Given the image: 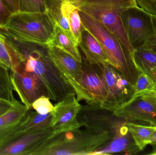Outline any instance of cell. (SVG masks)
Returning <instances> with one entry per match:
<instances>
[{"label":"cell","mask_w":156,"mask_h":155,"mask_svg":"<svg viewBox=\"0 0 156 155\" xmlns=\"http://www.w3.org/2000/svg\"><path fill=\"white\" fill-rule=\"evenodd\" d=\"M134 59L139 72L146 74L156 67V53L144 47L134 51Z\"/></svg>","instance_id":"21"},{"label":"cell","mask_w":156,"mask_h":155,"mask_svg":"<svg viewBox=\"0 0 156 155\" xmlns=\"http://www.w3.org/2000/svg\"><path fill=\"white\" fill-rule=\"evenodd\" d=\"M21 61V55L12 38L0 29V65L10 72Z\"/></svg>","instance_id":"17"},{"label":"cell","mask_w":156,"mask_h":155,"mask_svg":"<svg viewBox=\"0 0 156 155\" xmlns=\"http://www.w3.org/2000/svg\"><path fill=\"white\" fill-rule=\"evenodd\" d=\"M152 147H153V150L151 151V153L148 154V155H156V144L152 146Z\"/></svg>","instance_id":"35"},{"label":"cell","mask_w":156,"mask_h":155,"mask_svg":"<svg viewBox=\"0 0 156 155\" xmlns=\"http://www.w3.org/2000/svg\"><path fill=\"white\" fill-rule=\"evenodd\" d=\"M126 126L132 134L136 144L140 151H143L147 145L148 140L156 129V126L137 124L131 122H127Z\"/></svg>","instance_id":"20"},{"label":"cell","mask_w":156,"mask_h":155,"mask_svg":"<svg viewBox=\"0 0 156 155\" xmlns=\"http://www.w3.org/2000/svg\"><path fill=\"white\" fill-rule=\"evenodd\" d=\"M81 106L74 93L67 94L57 102L51 113V126L54 134L81 127L77 119Z\"/></svg>","instance_id":"12"},{"label":"cell","mask_w":156,"mask_h":155,"mask_svg":"<svg viewBox=\"0 0 156 155\" xmlns=\"http://www.w3.org/2000/svg\"><path fill=\"white\" fill-rule=\"evenodd\" d=\"M48 97L42 96L33 103L32 108L40 114L44 115L51 113L54 108Z\"/></svg>","instance_id":"26"},{"label":"cell","mask_w":156,"mask_h":155,"mask_svg":"<svg viewBox=\"0 0 156 155\" xmlns=\"http://www.w3.org/2000/svg\"><path fill=\"white\" fill-rule=\"evenodd\" d=\"M13 105V102H9L6 100L0 99V116L6 113Z\"/></svg>","instance_id":"32"},{"label":"cell","mask_w":156,"mask_h":155,"mask_svg":"<svg viewBox=\"0 0 156 155\" xmlns=\"http://www.w3.org/2000/svg\"><path fill=\"white\" fill-rule=\"evenodd\" d=\"M82 23L101 43L113 66L134 87L140 73L134 59V54L127 50L116 36L101 22L82 11H79Z\"/></svg>","instance_id":"3"},{"label":"cell","mask_w":156,"mask_h":155,"mask_svg":"<svg viewBox=\"0 0 156 155\" xmlns=\"http://www.w3.org/2000/svg\"><path fill=\"white\" fill-rule=\"evenodd\" d=\"M51 113L42 115L29 110L20 130L34 132L47 129L51 127Z\"/></svg>","instance_id":"19"},{"label":"cell","mask_w":156,"mask_h":155,"mask_svg":"<svg viewBox=\"0 0 156 155\" xmlns=\"http://www.w3.org/2000/svg\"><path fill=\"white\" fill-rule=\"evenodd\" d=\"M121 17L128 41L134 51L144 47L154 33L152 15L137 5L124 10Z\"/></svg>","instance_id":"8"},{"label":"cell","mask_w":156,"mask_h":155,"mask_svg":"<svg viewBox=\"0 0 156 155\" xmlns=\"http://www.w3.org/2000/svg\"><path fill=\"white\" fill-rule=\"evenodd\" d=\"M147 145H150L153 146L156 144V129L155 131H154L151 137H150V139L148 140V142L147 143Z\"/></svg>","instance_id":"34"},{"label":"cell","mask_w":156,"mask_h":155,"mask_svg":"<svg viewBox=\"0 0 156 155\" xmlns=\"http://www.w3.org/2000/svg\"><path fill=\"white\" fill-rule=\"evenodd\" d=\"M77 119L81 126L97 134L110 133L116 134L127 120L118 117L97 104L81 105Z\"/></svg>","instance_id":"9"},{"label":"cell","mask_w":156,"mask_h":155,"mask_svg":"<svg viewBox=\"0 0 156 155\" xmlns=\"http://www.w3.org/2000/svg\"><path fill=\"white\" fill-rule=\"evenodd\" d=\"M128 122H141L156 126V89L135 93L131 99L113 112Z\"/></svg>","instance_id":"10"},{"label":"cell","mask_w":156,"mask_h":155,"mask_svg":"<svg viewBox=\"0 0 156 155\" xmlns=\"http://www.w3.org/2000/svg\"><path fill=\"white\" fill-rule=\"evenodd\" d=\"M145 74L147 75L152 79L156 86V67H153Z\"/></svg>","instance_id":"33"},{"label":"cell","mask_w":156,"mask_h":155,"mask_svg":"<svg viewBox=\"0 0 156 155\" xmlns=\"http://www.w3.org/2000/svg\"><path fill=\"white\" fill-rule=\"evenodd\" d=\"M134 88L136 93L145 90L156 89V86L152 79L148 76L140 72Z\"/></svg>","instance_id":"27"},{"label":"cell","mask_w":156,"mask_h":155,"mask_svg":"<svg viewBox=\"0 0 156 155\" xmlns=\"http://www.w3.org/2000/svg\"><path fill=\"white\" fill-rule=\"evenodd\" d=\"M29 110L15 99L13 106L0 116V145L21 130Z\"/></svg>","instance_id":"13"},{"label":"cell","mask_w":156,"mask_h":155,"mask_svg":"<svg viewBox=\"0 0 156 155\" xmlns=\"http://www.w3.org/2000/svg\"><path fill=\"white\" fill-rule=\"evenodd\" d=\"M139 7L152 15L156 16V0H136Z\"/></svg>","instance_id":"29"},{"label":"cell","mask_w":156,"mask_h":155,"mask_svg":"<svg viewBox=\"0 0 156 155\" xmlns=\"http://www.w3.org/2000/svg\"><path fill=\"white\" fill-rule=\"evenodd\" d=\"M65 1H68L78 7L80 4L86 0H45L48 13L53 20L61 13V4Z\"/></svg>","instance_id":"25"},{"label":"cell","mask_w":156,"mask_h":155,"mask_svg":"<svg viewBox=\"0 0 156 155\" xmlns=\"http://www.w3.org/2000/svg\"><path fill=\"white\" fill-rule=\"evenodd\" d=\"M152 17L154 33L143 47L156 53V16L152 15Z\"/></svg>","instance_id":"30"},{"label":"cell","mask_w":156,"mask_h":155,"mask_svg":"<svg viewBox=\"0 0 156 155\" xmlns=\"http://www.w3.org/2000/svg\"><path fill=\"white\" fill-rule=\"evenodd\" d=\"M47 46L48 48L56 46L61 48L71 55L79 62L82 63V58L77 43L56 24L52 37Z\"/></svg>","instance_id":"18"},{"label":"cell","mask_w":156,"mask_h":155,"mask_svg":"<svg viewBox=\"0 0 156 155\" xmlns=\"http://www.w3.org/2000/svg\"><path fill=\"white\" fill-rule=\"evenodd\" d=\"M13 90L10 71L0 65V99L13 102L15 99Z\"/></svg>","instance_id":"22"},{"label":"cell","mask_w":156,"mask_h":155,"mask_svg":"<svg viewBox=\"0 0 156 155\" xmlns=\"http://www.w3.org/2000/svg\"><path fill=\"white\" fill-rule=\"evenodd\" d=\"M54 135L51 126L34 132L20 130L0 145V155H33L46 140Z\"/></svg>","instance_id":"11"},{"label":"cell","mask_w":156,"mask_h":155,"mask_svg":"<svg viewBox=\"0 0 156 155\" xmlns=\"http://www.w3.org/2000/svg\"><path fill=\"white\" fill-rule=\"evenodd\" d=\"M78 46L82 51L85 59L90 62L93 64L109 63L107 55L101 43L83 25L82 30L81 38Z\"/></svg>","instance_id":"16"},{"label":"cell","mask_w":156,"mask_h":155,"mask_svg":"<svg viewBox=\"0 0 156 155\" xmlns=\"http://www.w3.org/2000/svg\"><path fill=\"white\" fill-rule=\"evenodd\" d=\"M115 134H97L80 129L54 134L46 140L33 155H89L112 141Z\"/></svg>","instance_id":"2"},{"label":"cell","mask_w":156,"mask_h":155,"mask_svg":"<svg viewBox=\"0 0 156 155\" xmlns=\"http://www.w3.org/2000/svg\"><path fill=\"white\" fill-rule=\"evenodd\" d=\"M73 89L78 102L97 104L102 106L106 101L107 92L95 64L82 59V74L77 79L64 76Z\"/></svg>","instance_id":"6"},{"label":"cell","mask_w":156,"mask_h":155,"mask_svg":"<svg viewBox=\"0 0 156 155\" xmlns=\"http://www.w3.org/2000/svg\"><path fill=\"white\" fill-rule=\"evenodd\" d=\"M137 5L136 0H86L80 4L78 8L101 22L127 50L134 54L133 49L124 29L121 16L125 9Z\"/></svg>","instance_id":"5"},{"label":"cell","mask_w":156,"mask_h":155,"mask_svg":"<svg viewBox=\"0 0 156 155\" xmlns=\"http://www.w3.org/2000/svg\"><path fill=\"white\" fill-rule=\"evenodd\" d=\"M126 123H127L123 125L119 131L115 134L111 142L93 153L91 155H111L115 153L135 155L139 153L141 151L136 144Z\"/></svg>","instance_id":"14"},{"label":"cell","mask_w":156,"mask_h":155,"mask_svg":"<svg viewBox=\"0 0 156 155\" xmlns=\"http://www.w3.org/2000/svg\"><path fill=\"white\" fill-rule=\"evenodd\" d=\"M11 38L21 56L20 63L12 70L37 83L47 93L49 99L55 102L61 100L67 94L74 93L50 59L47 46Z\"/></svg>","instance_id":"1"},{"label":"cell","mask_w":156,"mask_h":155,"mask_svg":"<svg viewBox=\"0 0 156 155\" xmlns=\"http://www.w3.org/2000/svg\"><path fill=\"white\" fill-rule=\"evenodd\" d=\"M51 61L64 76L77 79L82 74V63L71 55L56 46L48 48Z\"/></svg>","instance_id":"15"},{"label":"cell","mask_w":156,"mask_h":155,"mask_svg":"<svg viewBox=\"0 0 156 155\" xmlns=\"http://www.w3.org/2000/svg\"><path fill=\"white\" fill-rule=\"evenodd\" d=\"M55 26V22L48 12H18L12 15L8 24L2 30L17 41L47 46Z\"/></svg>","instance_id":"4"},{"label":"cell","mask_w":156,"mask_h":155,"mask_svg":"<svg viewBox=\"0 0 156 155\" xmlns=\"http://www.w3.org/2000/svg\"><path fill=\"white\" fill-rule=\"evenodd\" d=\"M2 1L13 14L19 12L18 0H2Z\"/></svg>","instance_id":"31"},{"label":"cell","mask_w":156,"mask_h":155,"mask_svg":"<svg viewBox=\"0 0 156 155\" xmlns=\"http://www.w3.org/2000/svg\"><path fill=\"white\" fill-rule=\"evenodd\" d=\"M79 9L76 6L70 3L68 12V20L71 33L78 44L81 38L83 25L79 13Z\"/></svg>","instance_id":"23"},{"label":"cell","mask_w":156,"mask_h":155,"mask_svg":"<svg viewBox=\"0 0 156 155\" xmlns=\"http://www.w3.org/2000/svg\"><path fill=\"white\" fill-rule=\"evenodd\" d=\"M21 12H47L45 0H18Z\"/></svg>","instance_id":"24"},{"label":"cell","mask_w":156,"mask_h":155,"mask_svg":"<svg viewBox=\"0 0 156 155\" xmlns=\"http://www.w3.org/2000/svg\"><path fill=\"white\" fill-rule=\"evenodd\" d=\"M12 15L2 0H0V29H4Z\"/></svg>","instance_id":"28"},{"label":"cell","mask_w":156,"mask_h":155,"mask_svg":"<svg viewBox=\"0 0 156 155\" xmlns=\"http://www.w3.org/2000/svg\"><path fill=\"white\" fill-rule=\"evenodd\" d=\"M107 92L102 107L114 112L132 98L135 88L113 66L107 62L95 64Z\"/></svg>","instance_id":"7"}]
</instances>
